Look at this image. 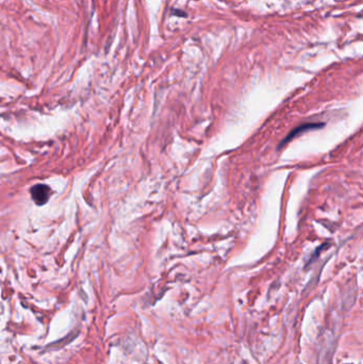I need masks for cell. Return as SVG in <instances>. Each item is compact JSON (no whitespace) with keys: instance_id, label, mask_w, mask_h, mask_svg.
Segmentation results:
<instances>
[{"instance_id":"1","label":"cell","mask_w":363,"mask_h":364,"mask_svg":"<svg viewBox=\"0 0 363 364\" xmlns=\"http://www.w3.org/2000/svg\"><path fill=\"white\" fill-rule=\"evenodd\" d=\"M31 196L33 201L38 206H43L51 196L50 187L46 184H36L31 187Z\"/></svg>"},{"instance_id":"2","label":"cell","mask_w":363,"mask_h":364,"mask_svg":"<svg viewBox=\"0 0 363 364\" xmlns=\"http://www.w3.org/2000/svg\"><path fill=\"white\" fill-rule=\"evenodd\" d=\"M323 127V124H314V123H311V124H304V125H301L298 126L297 128H295L294 130H292L290 133H289V136L282 141V143L280 144V146L282 145H285L286 143H288L289 141L293 140L295 137H297L300 136V134L306 132V131H309V130H312V129H317V128H321Z\"/></svg>"}]
</instances>
